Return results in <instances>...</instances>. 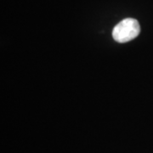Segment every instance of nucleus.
Returning <instances> with one entry per match:
<instances>
[{"mask_svg": "<svg viewBox=\"0 0 153 153\" xmlns=\"http://www.w3.org/2000/svg\"><path fill=\"white\" fill-rule=\"evenodd\" d=\"M140 33V27L138 21L133 18H127L115 26L112 37L115 41L123 44L137 38Z\"/></svg>", "mask_w": 153, "mask_h": 153, "instance_id": "obj_1", "label": "nucleus"}]
</instances>
